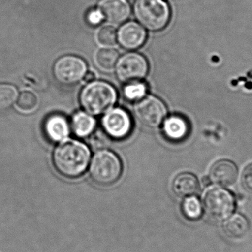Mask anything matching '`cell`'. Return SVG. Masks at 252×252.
<instances>
[{
  "label": "cell",
  "mask_w": 252,
  "mask_h": 252,
  "mask_svg": "<svg viewBox=\"0 0 252 252\" xmlns=\"http://www.w3.org/2000/svg\"><path fill=\"white\" fill-rule=\"evenodd\" d=\"M90 150L78 140L63 141L53 153V163L59 173L66 178L79 177L90 164Z\"/></svg>",
  "instance_id": "obj_1"
},
{
  "label": "cell",
  "mask_w": 252,
  "mask_h": 252,
  "mask_svg": "<svg viewBox=\"0 0 252 252\" xmlns=\"http://www.w3.org/2000/svg\"><path fill=\"white\" fill-rule=\"evenodd\" d=\"M118 98L116 90L105 81H92L80 94V103L89 115H101L110 110Z\"/></svg>",
  "instance_id": "obj_2"
},
{
  "label": "cell",
  "mask_w": 252,
  "mask_h": 252,
  "mask_svg": "<svg viewBox=\"0 0 252 252\" xmlns=\"http://www.w3.org/2000/svg\"><path fill=\"white\" fill-rule=\"evenodd\" d=\"M122 162L119 157L109 150L97 151L90 166V174L93 182L102 186L113 185L122 174Z\"/></svg>",
  "instance_id": "obj_3"
},
{
  "label": "cell",
  "mask_w": 252,
  "mask_h": 252,
  "mask_svg": "<svg viewBox=\"0 0 252 252\" xmlns=\"http://www.w3.org/2000/svg\"><path fill=\"white\" fill-rule=\"evenodd\" d=\"M133 10L137 20L149 31H161L170 21V7L164 0H136Z\"/></svg>",
  "instance_id": "obj_4"
},
{
  "label": "cell",
  "mask_w": 252,
  "mask_h": 252,
  "mask_svg": "<svg viewBox=\"0 0 252 252\" xmlns=\"http://www.w3.org/2000/svg\"><path fill=\"white\" fill-rule=\"evenodd\" d=\"M87 72L85 61L78 56L66 55L59 58L53 66V75L58 82L72 86L84 79Z\"/></svg>",
  "instance_id": "obj_5"
},
{
  "label": "cell",
  "mask_w": 252,
  "mask_h": 252,
  "mask_svg": "<svg viewBox=\"0 0 252 252\" xmlns=\"http://www.w3.org/2000/svg\"><path fill=\"white\" fill-rule=\"evenodd\" d=\"M235 206L233 195L222 188L210 189L204 198L206 213L214 221H222L227 219L235 210Z\"/></svg>",
  "instance_id": "obj_6"
},
{
  "label": "cell",
  "mask_w": 252,
  "mask_h": 252,
  "mask_svg": "<svg viewBox=\"0 0 252 252\" xmlns=\"http://www.w3.org/2000/svg\"><path fill=\"white\" fill-rule=\"evenodd\" d=\"M138 121L151 128L158 127L167 115V107L162 100L154 96H146L137 100L133 107Z\"/></svg>",
  "instance_id": "obj_7"
},
{
  "label": "cell",
  "mask_w": 252,
  "mask_h": 252,
  "mask_svg": "<svg viewBox=\"0 0 252 252\" xmlns=\"http://www.w3.org/2000/svg\"><path fill=\"white\" fill-rule=\"evenodd\" d=\"M115 69L118 79L121 82L129 84L142 81L148 74L149 66L142 55L128 53L118 59Z\"/></svg>",
  "instance_id": "obj_8"
},
{
  "label": "cell",
  "mask_w": 252,
  "mask_h": 252,
  "mask_svg": "<svg viewBox=\"0 0 252 252\" xmlns=\"http://www.w3.org/2000/svg\"><path fill=\"white\" fill-rule=\"evenodd\" d=\"M102 126L108 136L123 139L130 134L132 120L129 114L121 108L110 109L102 120Z\"/></svg>",
  "instance_id": "obj_9"
},
{
  "label": "cell",
  "mask_w": 252,
  "mask_h": 252,
  "mask_svg": "<svg viewBox=\"0 0 252 252\" xmlns=\"http://www.w3.org/2000/svg\"><path fill=\"white\" fill-rule=\"evenodd\" d=\"M147 38V32L136 22H128L120 28L117 39L123 48L127 50H136L143 45Z\"/></svg>",
  "instance_id": "obj_10"
},
{
  "label": "cell",
  "mask_w": 252,
  "mask_h": 252,
  "mask_svg": "<svg viewBox=\"0 0 252 252\" xmlns=\"http://www.w3.org/2000/svg\"><path fill=\"white\" fill-rule=\"evenodd\" d=\"M98 10L108 22L119 25L128 19L131 9L127 0H100Z\"/></svg>",
  "instance_id": "obj_11"
},
{
  "label": "cell",
  "mask_w": 252,
  "mask_h": 252,
  "mask_svg": "<svg viewBox=\"0 0 252 252\" xmlns=\"http://www.w3.org/2000/svg\"><path fill=\"white\" fill-rule=\"evenodd\" d=\"M238 170L235 163L229 160L216 161L210 170V178L213 182L221 186H230L238 179Z\"/></svg>",
  "instance_id": "obj_12"
},
{
  "label": "cell",
  "mask_w": 252,
  "mask_h": 252,
  "mask_svg": "<svg viewBox=\"0 0 252 252\" xmlns=\"http://www.w3.org/2000/svg\"><path fill=\"white\" fill-rule=\"evenodd\" d=\"M44 131L52 142H62L69 136L70 126L63 115H53L44 123Z\"/></svg>",
  "instance_id": "obj_13"
},
{
  "label": "cell",
  "mask_w": 252,
  "mask_h": 252,
  "mask_svg": "<svg viewBox=\"0 0 252 252\" xmlns=\"http://www.w3.org/2000/svg\"><path fill=\"white\" fill-rule=\"evenodd\" d=\"M163 131L170 140L175 142L183 140L189 133V124L182 117L173 115L164 121Z\"/></svg>",
  "instance_id": "obj_14"
},
{
  "label": "cell",
  "mask_w": 252,
  "mask_h": 252,
  "mask_svg": "<svg viewBox=\"0 0 252 252\" xmlns=\"http://www.w3.org/2000/svg\"><path fill=\"white\" fill-rule=\"evenodd\" d=\"M172 188L178 196H192L198 192L199 183L196 176L192 173H182L175 177Z\"/></svg>",
  "instance_id": "obj_15"
},
{
  "label": "cell",
  "mask_w": 252,
  "mask_h": 252,
  "mask_svg": "<svg viewBox=\"0 0 252 252\" xmlns=\"http://www.w3.org/2000/svg\"><path fill=\"white\" fill-rule=\"evenodd\" d=\"M223 231L226 236L235 241L243 239L250 232L248 220L241 216L235 215L229 219L223 226Z\"/></svg>",
  "instance_id": "obj_16"
},
{
  "label": "cell",
  "mask_w": 252,
  "mask_h": 252,
  "mask_svg": "<svg viewBox=\"0 0 252 252\" xmlns=\"http://www.w3.org/2000/svg\"><path fill=\"white\" fill-rule=\"evenodd\" d=\"M96 121L88 113L79 112L75 113L72 117V131L79 137H87L90 136L95 128Z\"/></svg>",
  "instance_id": "obj_17"
},
{
  "label": "cell",
  "mask_w": 252,
  "mask_h": 252,
  "mask_svg": "<svg viewBox=\"0 0 252 252\" xmlns=\"http://www.w3.org/2000/svg\"><path fill=\"white\" fill-rule=\"evenodd\" d=\"M118 59L119 53L115 49H101L96 53L95 63L102 70L111 71L116 66Z\"/></svg>",
  "instance_id": "obj_18"
},
{
  "label": "cell",
  "mask_w": 252,
  "mask_h": 252,
  "mask_svg": "<svg viewBox=\"0 0 252 252\" xmlns=\"http://www.w3.org/2000/svg\"><path fill=\"white\" fill-rule=\"evenodd\" d=\"M39 104L38 96L33 92L25 90L18 95L16 107L19 112L25 114L35 112Z\"/></svg>",
  "instance_id": "obj_19"
},
{
  "label": "cell",
  "mask_w": 252,
  "mask_h": 252,
  "mask_svg": "<svg viewBox=\"0 0 252 252\" xmlns=\"http://www.w3.org/2000/svg\"><path fill=\"white\" fill-rule=\"evenodd\" d=\"M19 93L15 86L10 84H0V111L11 107L17 99Z\"/></svg>",
  "instance_id": "obj_20"
},
{
  "label": "cell",
  "mask_w": 252,
  "mask_h": 252,
  "mask_svg": "<svg viewBox=\"0 0 252 252\" xmlns=\"http://www.w3.org/2000/svg\"><path fill=\"white\" fill-rule=\"evenodd\" d=\"M182 210L184 216L188 220H198L202 214V206L196 197L189 196L182 204Z\"/></svg>",
  "instance_id": "obj_21"
},
{
  "label": "cell",
  "mask_w": 252,
  "mask_h": 252,
  "mask_svg": "<svg viewBox=\"0 0 252 252\" xmlns=\"http://www.w3.org/2000/svg\"><path fill=\"white\" fill-rule=\"evenodd\" d=\"M146 84L138 82L129 83L124 87V95L127 100L130 101H137L145 97L147 93Z\"/></svg>",
  "instance_id": "obj_22"
},
{
  "label": "cell",
  "mask_w": 252,
  "mask_h": 252,
  "mask_svg": "<svg viewBox=\"0 0 252 252\" xmlns=\"http://www.w3.org/2000/svg\"><path fill=\"white\" fill-rule=\"evenodd\" d=\"M97 38L102 45H114L117 41L116 31L112 27H103L97 32Z\"/></svg>",
  "instance_id": "obj_23"
},
{
  "label": "cell",
  "mask_w": 252,
  "mask_h": 252,
  "mask_svg": "<svg viewBox=\"0 0 252 252\" xmlns=\"http://www.w3.org/2000/svg\"><path fill=\"white\" fill-rule=\"evenodd\" d=\"M86 19H87L89 25L91 26H97V25H100L102 21L103 20V16L98 9L97 10L93 9L87 13Z\"/></svg>",
  "instance_id": "obj_24"
},
{
  "label": "cell",
  "mask_w": 252,
  "mask_h": 252,
  "mask_svg": "<svg viewBox=\"0 0 252 252\" xmlns=\"http://www.w3.org/2000/svg\"><path fill=\"white\" fill-rule=\"evenodd\" d=\"M242 184L247 191L252 192V164L247 166L243 171Z\"/></svg>",
  "instance_id": "obj_25"
},
{
  "label": "cell",
  "mask_w": 252,
  "mask_h": 252,
  "mask_svg": "<svg viewBox=\"0 0 252 252\" xmlns=\"http://www.w3.org/2000/svg\"><path fill=\"white\" fill-rule=\"evenodd\" d=\"M95 78V75L93 72H87L84 75V79L85 82L90 83L94 81Z\"/></svg>",
  "instance_id": "obj_26"
}]
</instances>
